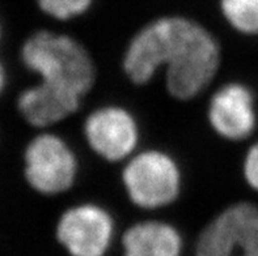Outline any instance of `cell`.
Instances as JSON below:
<instances>
[{"mask_svg":"<svg viewBox=\"0 0 258 256\" xmlns=\"http://www.w3.org/2000/svg\"><path fill=\"white\" fill-rule=\"evenodd\" d=\"M224 60L222 41L202 20L181 11H164L131 32L118 64L131 87H151L160 77L165 96L187 105L213 89Z\"/></svg>","mask_w":258,"mask_h":256,"instance_id":"cell-1","label":"cell"},{"mask_svg":"<svg viewBox=\"0 0 258 256\" xmlns=\"http://www.w3.org/2000/svg\"><path fill=\"white\" fill-rule=\"evenodd\" d=\"M20 58L38 81L87 102L100 80L97 59L87 43L67 32L39 29L24 41Z\"/></svg>","mask_w":258,"mask_h":256,"instance_id":"cell-2","label":"cell"},{"mask_svg":"<svg viewBox=\"0 0 258 256\" xmlns=\"http://www.w3.org/2000/svg\"><path fill=\"white\" fill-rule=\"evenodd\" d=\"M118 181L128 204L146 213L173 207L186 191L182 162L160 145L142 146L119 166Z\"/></svg>","mask_w":258,"mask_h":256,"instance_id":"cell-3","label":"cell"},{"mask_svg":"<svg viewBox=\"0 0 258 256\" xmlns=\"http://www.w3.org/2000/svg\"><path fill=\"white\" fill-rule=\"evenodd\" d=\"M80 156L69 139L51 130H41L24 150V178L45 198L70 195L82 181Z\"/></svg>","mask_w":258,"mask_h":256,"instance_id":"cell-4","label":"cell"},{"mask_svg":"<svg viewBox=\"0 0 258 256\" xmlns=\"http://www.w3.org/2000/svg\"><path fill=\"white\" fill-rule=\"evenodd\" d=\"M80 136L88 152L100 162L121 166L143 146V123L127 105L109 101L85 113Z\"/></svg>","mask_w":258,"mask_h":256,"instance_id":"cell-5","label":"cell"},{"mask_svg":"<svg viewBox=\"0 0 258 256\" xmlns=\"http://www.w3.org/2000/svg\"><path fill=\"white\" fill-rule=\"evenodd\" d=\"M203 122L216 140L245 146L258 136V89L246 78L216 82L206 94Z\"/></svg>","mask_w":258,"mask_h":256,"instance_id":"cell-6","label":"cell"},{"mask_svg":"<svg viewBox=\"0 0 258 256\" xmlns=\"http://www.w3.org/2000/svg\"><path fill=\"white\" fill-rule=\"evenodd\" d=\"M194 256H258V200L236 199L201 229Z\"/></svg>","mask_w":258,"mask_h":256,"instance_id":"cell-7","label":"cell"},{"mask_svg":"<svg viewBox=\"0 0 258 256\" xmlns=\"http://www.w3.org/2000/svg\"><path fill=\"white\" fill-rule=\"evenodd\" d=\"M117 224L108 207L96 200H79L58 216L54 235L70 256H106Z\"/></svg>","mask_w":258,"mask_h":256,"instance_id":"cell-8","label":"cell"},{"mask_svg":"<svg viewBox=\"0 0 258 256\" xmlns=\"http://www.w3.org/2000/svg\"><path fill=\"white\" fill-rule=\"evenodd\" d=\"M85 101L56 91L38 81L25 88L17 97V110L26 123L36 130H51L75 118Z\"/></svg>","mask_w":258,"mask_h":256,"instance_id":"cell-9","label":"cell"},{"mask_svg":"<svg viewBox=\"0 0 258 256\" xmlns=\"http://www.w3.org/2000/svg\"><path fill=\"white\" fill-rule=\"evenodd\" d=\"M123 256H181L183 238L178 227L163 218H143L128 225L121 238Z\"/></svg>","mask_w":258,"mask_h":256,"instance_id":"cell-10","label":"cell"},{"mask_svg":"<svg viewBox=\"0 0 258 256\" xmlns=\"http://www.w3.org/2000/svg\"><path fill=\"white\" fill-rule=\"evenodd\" d=\"M216 12L235 36L258 41V0H215Z\"/></svg>","mask_w":258,"mask_h":256,"instance_id":"cell-11","label":"cell"},{"mask_svg":"<svg viewBox=\"0 0 258 256\" xmlns=\"http://www.w3.org/2000/svg\"><path fill=\"white\" fill-rule=\"evenodd\" d=\"M43 16L59 24H74L87 19L98 0H34Z\"/></svg>","mask_w":258,"mask_h":256,"instance_id":"cell-12","label":"cell"},{"mask_svg":"<svg viewBox=\"0 0 258 256\" xmlns=\"http://www.w3.org/2000/svg\"><path fill=\"white\" fill-rule=\"evenodd\" d=\"M239 178L245 191L258 200V136L249 141L241 150Z\"/></svg>","mask_w":258,"mask_h":256,"instance_id":"cell-13","label":"cell"},{"mask_svg":"<svg viewBox=\"0 0 258 256\" xmlns=\"http://www.w3.org/2000/svg\"><path fill=\"white\" fill-rule=\"evenodd\" d=\"M7 84V75H6V69H4L3 64L0 63V94L3 93L4 88H6Z\"/></svg>","mask_w":258,"mask_h":256,"instance_id":"cell-14","label":"cell"},{"mask_svg":"<svg viewBox=\"0 0 258 256\" xmlns=\"http://www.w3.org/2000/svg\"><path fill=\"white\" fill-rule=\"evenodd\" d=\"M0 37H2V30H0Z\"/></svg>","mask_w":258,"mask_h":256,"instance_id":"cell-15","label":"cell"}]
</instances>
